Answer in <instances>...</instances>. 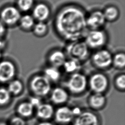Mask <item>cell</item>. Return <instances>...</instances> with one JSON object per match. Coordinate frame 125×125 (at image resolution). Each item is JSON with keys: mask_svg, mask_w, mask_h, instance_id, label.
I'll list each match as a JSON object with an SVG mask.
<instances>
[{"mask_svg": "<svg viewBox=\"0 0 125 125\" xmlns=\"http://www.w3.org/2000/svg\"><path fill=\"white\" fill-rule=\"evenodd\" d=\"M84 42L89 49H100L106 43L107 35L104 31L101 29L89 30L87 31Z\"/></svg>", "mask_w": 125, "mask_h": 125, "instance_id": "obj_2", "label": "cell"}, {"mask_svg": "<svg viewBox=\"0 0 125 125\" xmlns=\"http://www.w3.org/2000/svg\"><path fill=\"white\" fill-rule=\"evenodd\" d=\"M103 12L106 21H113L116 20L120 14L118 8L113 5L106 7Z\"/></svg>", "mask_w": 125, "mask_h": 125, "instance_id": "obj_20", "label": "cell"}, {"mask_svg": "<svg viewBox=\"0 0 125 125\" xmlns=\"http://www.w3.org/2000/svg\"><path fill=\"white\" fill-rule=\"evenodd\" d=\"M34 106L29 102H24L21 103L17 108L18 113L24 117L30 116L33 112Z\"/></svg>", "mask_w": 125, "mask_h": 125, "instance_id": "obj_21", "label": "cell"}, {"mask_svg": "<svg viewBox=\"0 0 125 125\" xmlns=\"http://www.w3.org/2000/svg\"><path fill=\"white\" fill-rule=\"evenodd\" d=\"M11 94L7 89L5 88H0V105L6 104L10 100Z\"/></svg>", "mask_w": 125, "mask_h": 125, "instance_id": "obj_27", "label": "cell"}, {"mask_svg": "<svg viewBox=\"0 0 125 125\" xmlns=\"http://www.w3.org/2000/svg\"><path fill=\"white\" fill-rule=\"evenodd\" d=\"M35 23V20L32 16L27 14L21 16L18 22L20 27L25 31L32 30Z\"/></svg>", "mask_w": 125, "mask_h": 125, "instance_id": "obj_18", "label": "cell"}, {"mask_svg": "<svg viewBox=\"0 0 125 125\" xmlns=\"http://www.w3.org/2000/svg\"><path fill=\"white\" fill-rule=\"evenodd\" d=\"M105 102V98L102 93H94L89 99L90 105L94 108L102 107Z\"/></svg>", "mask_w": 125, "mask_h": 125, "instance_id": "obj_22", "label": "cell"}, {"mask_svg": "<svg viewBox=\"0 0 125 125\" xmlns=\"http://www.w3.org/2000/svg\"><path fill=\"white\" fill-rule=\"evenodd\" d=\"M34 107H38L41 104V101L39 98L37 97H33L31 99L30 101L29 102Z\"/></svg>", "mask_w": 125, "mask_h": 125, "instance_id": "obj_30", "label": "cell"}, {"mask_svg": "<svg viewBox=\"0 0 125 125\" xmlns=\"http://www.w3.org/2000/svg\"><path fill=\"white\" fill-rule=\"evenodd\" d=\"M68 98V95L67 91L62 87H56L51 92V100L55 104L64 103L67 100Z\"/></svg>", "mask_w": 125, "mask_h": 125, "instance_id": "obj_15", "label": "cell"}, {"mask_svg": "<svg viewBox=\"0 0 125 125\" xmlns=\"http://www.w3.org/2000/svg\"><path fill=\"white\" fill-rule=\"evenodd\" d=\"M116 86L121 89H124L125 88V76L124 74L119 75L115 80Z\"/></svg>", "mask_w": 125, "mask_h": 125, "instance_id": "obj_28", "label": "cell"}, {"mask_svg": "<svg viewBox=\"0 0 125 125\" xmlns=\"http://www.w3.org/2000/svg\"><path fill=\"white\" fill-rule=\"evenodd\" d=\"M0 125H7V124H6L5 123H0Z\"/></svg>", "mask_w": 125, "mask_h": 125, "instance_id": "obj_35", "label": "cell"}, {"mask_svg": "<svg viewBox=\"0 0 125 125\" xmlns=\"http://www.w3.org/2000/svg\"><path fill=\"white\" fill-rule=\"evenodd\" d=\"M97 117L93 113L86 111L82 112L75 119L74 125H98Z\"/></svg>", "mask_w": 125, "mask_h": 125, "instance_id": "obj_13", "label": "cell"}, {"mask_svg": "<svg viewBox=\"0 0 125 125\" xmlns=\"http://www.w3.org/2000/svg\"><path fill=\"white\" fill-rule=\"evenodd\" d=\"M89 48L84 42L82 40L70 42L66 48V54L70 58L81 62L86 59L89 54Z\"/></svg>", "mask_w": 125, "mask_h": 125, "instance_id": "obj_3", "label": "cell"}, {"mask_svg": "<svg viewBox=\"0 0 125 125\" xmlns=\"http://www.w3.org/2000/svg\"><path fill=\"white\" fill-rule=\"evenodd\" d=\"M38 125H53L48 122H42L39 123Z\"/></svg>", "mask_w": 125, "mask_h": 125, "instance_id": "obj_33", "label": "cell"}, {"mask_svg": "<svg viewBox=\"0 0 125 125\" xmlns=\"http://www.w3.org/2000/svg\"><path fill=\"white\" fill-rule=\"evenodd\" d=\"M30 87L36 95L44 96L50 91L51 82L43 74L36 75L30 80Z\"/></svg>", "mask_w": 125, "mask_h": 125, "instance_id": "obj_4", "label": "cell"}, {"mask_svg": "<svg viewBox=\"0 0 125 125\" xmlns=\"http://www.w3.org/2000/svg\"><path fill=\"white\" fill-rule=\"evenodd\" d=\"M89 84L91 89L95 93H102L107 88L108 80L107 77L104 74L96 73L90 77Z\"/></svg>", "mask_w": 125, "mask_h": 125, "instance_id": "obj_10", "label": "cell"}, {"mask_svg": "<svg viewBox=\"0 0 125 125\" xmlns=\"http://www.w3.org/2000/svg\"><path fill=\"white\" fill-rule=\"evenodd\" d=\"M106 21L103 12L100 10L92 11L86 18V26L89 30L101 29Z\"/></svg>", "mask_w": 125, "mask_h": 125, "instance_id": "obj_9", "label": "cell"}, {"mask_svg": "<svg viewBox=\"0 0 125 125\" xmlns=\"http://www.w3.org/2000/svg\"><path fill=\"white\" fill-rule=\"evenodd\" d=\"M51 10L49 6L43 2H39L34 5L32 9V16L37 21L45 22L50 17Z\"/></svg>", "mask_w": 125, "mask_h": 125, "instance_id": "obj_11", "label": "cell"}, {"mask_svg": "<svg viewBox=\"0 0 125 125\" xmlns=\"http://www.w3.org/2000/svg\"><path fill=\"white\" fill-rule=\"evenodd\" d=\"M113 55L108 50L101 48L97 50L92 56V62L96 67L104 69L112 65Z\"/></svg>", "mask_w": 125, "mask_h": 125, "instance_id": "obj_6", "label": "cell"}, {"mask_svg": "<svg viewBox=\"0 0 125 125\" xmlns=\"http://www.w3.org/2000/svg\"><path fill=\"white\" fill-rule=\"evenodd\" d=\"M11 125H25V122L23 119L19 117H15L11 120Z\"/></svg>", "mask_w": 125, "mask_h": 125, "instance_id": "obj_29", "label": "cell"}, {"mask_svg": "<svg viewBox=\"0 0 125 125\" xmlns=\"http://www.w3.org/2000/svg\"><path fill=\"white\" fill-rule=\"evenodd\" d=\"M17 72L16 66L9 60L0 61V83H5L13 80Z\"/></svg>", "mask_w": 125, "mask_h": 125, "instance_id": "obj_8", "label": "cell"}, {"mask_svg": "<svg viewBox=\"0 0 125 125\" xmlns=\"http://www.w3.org/2000/svg\"><path fill=\"white\" fill-rule=\"evenodd\" d=\"M1 56H2V48L0 47V60L1 58Z\"/></svg>", "mask_w": 125, "mask_h": 125, "instance_id": "obj_34", "label": "cell"}, {"mask_svg": "<svg viewBox=\"0 0 125 125\" xmlns=\"http://www.w3.org/2000/svg\"><path fill=\"white\" fill-rule=\"evenodd\" d=\"M64 71L70 74L78 72L81 67V62L74 59H67L62 66Z\"/></svg>", "mask_w": 125, "mask_h": 125, "instance_id": "obj_17", "label": "cell"}, {"mask_svg": "<svg viewBox=\"0 0 125 125\" xmlns=\"http://www.w3.org/2000/svg\"><path fill=\"white\" fill-rule=\"evenodd\" d=\"M37 108V115L41 119H49L54 112L53 107L49 104L41 103Z\"/></svg>", "mask_w": 125, "mask_h": 125, "instance_id": "obj_16", "label": "cell"}, {"mask_svg": "<svg viewBox=\"0 0 125 125\" xmlns=\"http://www.w3.org/2000/svg\"><path fill=\"white\" fill-rule=\"evenodd\" d=\"M71 110H72V113H73L74 116H77L82 113V111L79 107H75L73 108V109H71Z\"/></svg>", "mask_w": 125, "mask_h": 125, "instance_id": "obj_32", "label": "cell"}, {"mask_svg": "<svg viewBox=\"0 0 125 125\" xmlns=\"http://www.w3.org/2000/svg\"><path fill=\"white\" fill-rule=\"evenodd\" d=\"M86 16L84 10L74 4L60 8L54 18V28L62 40L68 42L81 40L86 33Z\"/></svg>", "mask_w": 125, "mask_h": 125, "instance_id": "obj_1", "label": "cell"}, {"mask_svg": "<svg viewBox=\"0 0 125 125\" xmlns=\"http://www.w3.org/2000/svg\"><path fill=\"white\" fill-rule=\"evenodd\" d=\"M11 94L18 95L21 92L23 89L22 82L18 79H13L9 82L7 88Z\"/></svg>", "mask_w": 125, "mask_h": 125, "instance_id": "obj_23", "label": "cell"}, {"mask_svg": "<svg viewBox=\"0 0 125 125\" xmlns=\"http://www.w3.org/2000/svg\"><path fill=\"white\" fill-rule=\"evenodd\" d=\"M6 32L5 26L0 21V40H1L2 37L5 35Z\"/></svg>", "mask_w": 125, "mask_h": 125, "instance_id": "obj_31", "label": "cell"}, {"mask_svg": "<svg viewBox=\"0 0 125 125\" xmlns=\"http://www.w3.org/2000/svg\"><path fill=\"white\" fill-rule=\"evenodd\" d=\"M48 28L45 22L38 21L35 23L32 30L35 35L38 37H42L47 33Z\"/></svg>", "mask_w": 125, "mask_h": 125, "instance_id": "obj_24", "label": "cell"}, {"mask_svg": "<svg viewBox=\"0 0 125 125\" xmlns=\"http://www.w3.org/2000/svg\"><path fill=\"white\" fill-rule=\"evenodd\" d=\"M87 79L85 76L80 72L71 74L66 82V86L72 92L78 93L83 91L86 88Z\"/></svg>", "mask_w": 125, "mask_h": 125, "instance_id": "obj_7", "label": "cell"}, {"mask_svg": "<svg viewBox=\"0 0 125 125\" xmlns=\"http://www.w3.org/2000/svg\"><path fill=\"white\" fill-rule=\"evenodd\" d=\"M17 7L21 12H28L32 9L35 5L34 0H17Z\"/></svg>", "mask_w": 125, "mask_h": 125, "instance_id": "obj_26", "label": "cell"}, {"mask_svg": "<svg viewBox=\"0 0 125 125\" xmlns=\"http://www.w3.org/2000/svg\"><path fill=\"white\" fill-rule=\"evenodd\" d=\"M66 60V53L60 49L52 51L47 57L49 65L58 68L62 67Z\"/></svg>", "mask_w": 125, "mask_h": 125, "instance_id": "obj_12", "label": "cell"}, {"mask_svg": "<svg viewBox=\"0 0 125 125\" xmlns=\"http://www.w3.org/2000/svg\"><path fill=\"white\" fill-rule=\"evenodd\" d=\"M21 16V11L16 6L8 5L1 10L0 21L5 26H13L18 23Z\"/></svg>", "mask_w": 125, "mask_h": 125, "instance_id": "obj_5", "label": "cell"}, {"mask_svg": "<svg viewBox=\"0 0 125 125\" xmlns=\"http://www.w3.org/2000/svg\"><path fill=\"white\" fill-rule=\"evenodd\" d=\"M112 65L118 69H122L125 65V55L124 52H118L113 55Z\"/></svg>", "mask_w": 125, "mask_h": 125, "instance_id": "obj_25", "label": "cell"}, {"mask_svg": "<svg viewBox=\"0 0 125 125\" xmlns=\"http://www.w3.org/2000/svg\"><path fill=\"white\" fill-rule=\"evenodd\" d=\"M43 75L50 82H56L61 77V72L59 68L50 65L44 68Z\"/></svg>", "mask_w": 125, "mask_h": 125, "instance_id": "obj_19", "label": "cell"}, {"mask_svg": "<svg viewBox=\"0 0 125 125\" xmlns=\"http://www.w3.org/2000/svg\"><path fill=\"white\" fill-rule=\"evenodd\" d=\"M74 115L71 108L63 106L58 108L55 112V118L57 122L67 123L70 122L73 118Z\"/></svg>", "mask_w": 125, "mask_h": 125, "instance_id": "obj_14", "label": "cell"}]
</instances>
